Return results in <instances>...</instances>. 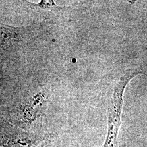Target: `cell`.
<instances>
[{
  "label": "cell",
  "instance_id": "obj_1",
  "mask_svg": "<svg viewBox=\"0 0 147 147\" xmlns=\"http://www.w3.org/2000/svg\"><path fill=\"white\" fill-rule=\"evenodd\" d=\"M140 74L142 73L135 70L127 72L121 76L115 86L109 102L107 110L108 129L107 136L102 147H118L117 139L121 126L124 92L130 80Z\"/></svg>",
  "mask_w": 147,
  "mask_h": 147
},
{
  "label": "cell",
  "instance_id": "obj_2",
  "mask_svg": "<svg viewBox=\"0 0 147 147\" xmlns=\"http://www.w3.org/2000/svg\"><path fill=\"white\" fill-rule=\"evenodd\" d=\"M34 32L30 26L15 27L1 24V51H11L28 40Z\"/></svg>",
  "mask_w": 147,
  "mask_h": 147
},
{
  "label": "cell",
  "instance_id": "obj_3",
  "mask_svg": "<svg viewBox=\"0 0 147 147\" xmlns=\"http://www.w3.org/2000/svg\"><path fill=\"white\" fill-rule=\"evenodd\" d=\"M26 5L33 10L47 14H55L63 10L64 7L59 6L53 0H41L39 3H34L29 1H25Z\"/></svg>",
  "mask_w": 147,
  "mask_h": 147
},
{
  "label": "cell",
  "instance_id": "obj_4",
  "mask_svg": "<svg viewBox=\"0 0 147 147\" xmlns=\"http://www.w3.org/2000/svg\"><path fill=\"white\" fill-rule=\"evenodd\" d=\"M126 147V145H125V144H123L122 145H121L120 147Z\"/></svg>",
  "mask_w": 147,
  "mask_h": 147
}]
</instances>
